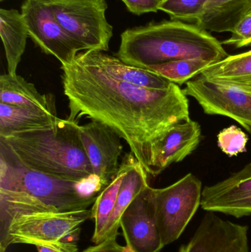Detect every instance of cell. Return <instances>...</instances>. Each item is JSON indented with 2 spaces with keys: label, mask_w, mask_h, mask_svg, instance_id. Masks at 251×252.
Returning a JSON list of instances; mask_svg holds the SVG:
<instances>
[{
  "label": "cell",
  "mask_w": 251,
  "mask_h": 252,
  "mask_svg": "<svg viewBox=\"0 0 251 252\" xmlns=\"http://www.w3.org/2000/svg\"><path fill=\"white\" fill-rule=\"evenodd\" d=\"M63 93L69 102L67 119L83 117L115 130L150 173L155 143L174 126L190 119L187 96L172 83L165 90H150L116 79L80 53L61 65Z\"/></svg>",
  "instance_id": "6da1fadb"
},
{
  "label": "cell",
  "mask_w": 251,
  "mask_h": 252,
  "mask_svg": "<svg viewBox=\"0 0 251 252\" xmlns=\"http://www.w3.org/2000/svg\"><path fill=\"white\" fill-rule=\"evenodd\" d=\"M116 56L127 64L146 69L184 59L218 63L228 54L206 30L195 24L165 20L124 31Z\"/></svg>",
  "instance_id": "7a4b0ae2"
},
{
  "label": "cell",
  "mask_w": 251,
  "mask_h": 252,
  "mask_svg": "<svg viewBox=\"0 0 251 252\" xmlns=\"http://www.w3.org/2000/svg\"><path fill=\"white\" fill-rule=\"evenodd\" d=\"M78 122L60 119L53 127L0 136L18 161L28 168L64 180L94 182V176Z\"/></svg>",
  "instance_id": "3957f363"
},
{
  "label": "cell",
  "mask_w": 251,
  "mask_h": 252,
  "mask_svg": "<svg viewBox=\"0 0 251 252\" xmlns=\"http://www.w3.org/2000/svg\"><path fill=\"white\" fill-rule=\"evenodd\" d=\"M0 189L23 192L60 212L85 210L103 189L94 182L64 180L21 164L0 142Z\"/></svg>",
  "instance_id": "277c9868"
},
{
  "label": "cell",
  "mask_w": 251,
  "mask_h": 252,
  "mask_svg": "<svg viewBox=\"0 0 251 252\" xmlns=\"http://www.w3.org/2000/svg\"><path fill=\"white\" fill-rule=\"evenodd\" d=\"M91 209L69 212H35L12 219L0 227V250L12 244L45 246L60 252H78L81 226Z\"/></svg>",
  "instance_id": "5b68a950"
},
{
  "label": "cell",
  "mask_w": 251,
  "mask_h": 252,
  "mask_svg": "<svg viewBox=\"0 0 251 252\" xmlns=\"http://www.w3.org/2000/svg\"><path fill=\"white\" fill-rule=\"evenodd\" d=\"M67 33L84 51L109 50L113 26L106 0H44Z\"/></svg>",
  "instance_id": "8992f818"
},
{
  "label": "cell",
  "mask_w": 251,
  "mask_h": 252,
  "mask_svg": "<svg viewBox=\"0 0 251 252\" xmlns=\"http://www.w3.org/2000/svg\"><path fill=\"white\" fill-rule=\"evenodd\" d=\"M202 182L188 173L165 188L153 189L156 220L162 244L176 241L200 206Z\"/></svg>",
  "instance_id": "52a82bcc"
},
{
  "label": "cell",
  "mask_w": 251,
  "mask_h": 252,
  "mask_svg": "<svg viewBox=\"0 0 251 252\" xmlns=\"http://www.w3.org/2000/svg\"><path fill=\"white\" fill-rule=\"evenodd\" d=\"M21 13L34 44L43 53L54 56L61 65L72 63L84 52L63 29L44 0H24Z\"/></svg>",
  "instance_id": "ba28073f"
},
{
  "label": "cell",
  "mask_w": 251,
  "mask_h": 252,
  "mask_svg": "<svg viewBox=\"0 0 251 252\" xmlns=\"http://www.w3.org/2000/svg\"><path fill=\"white\" fill-rule=\"evenodd\" d=\"M183 92L193 97L206 115L231 118L251 133V94L200 75L188 81Z\"/></svg>",
  "instance_id": "9c48e42d"
},
{
  "label": "cell",
  "mask_w": 251,
  "mask_h": 252,
  "mask_svg": "<svg viewBox=\"0 0 251 252\" xmlns=\"http://www.w3.org/2000/svg\"><path fill=\"white\" fill-rule=\"evenodd\" d=\"M153 189L146 187L121 217L126 247L132 252H160L165 247L156 220Z\"/></svg>",
  "instance_id": "30bf717a"
},
{
  "label": "cell",
  "mask_w": 251,
  "mask_h": 252,
  "mask_svg": "<svg viewBox=\"0 0 251 252\" xmlns=\"http://www.w3.org/2000/svg\"><path fill=\"white\" fill-rule=\"evenodd\" d=\"M78 129L94 176L103 189L119 170L123 152L122 137L112 127L96 121L79 125Z\"/></svg>",
  "instance_id": "8fae6325"
},
{
  "label": "cell",
  "mask_w": 251,
  "mask_h": 252,
  "mask_svg": "<svg viewBox=\"0 0 251 252\" xmlns=\"http://www.w3.org/2000/svg\"><path fill=\"white\" fill-rule=\"evenodd\" d=\"M248 232L249 226L207 212L193 238L178 252H250Z\"/></svg>",
  "instance_id": "7c38bea8"
},
{
  "label": "cell",
  "mask_w": 251,
  "mask_h": 252,
  "mask_svg": "<svg viewBox=\"0 0 251 252\" xmlns=\"http://www.w3.org/2000/svg\"><path fill=\"white\" fill-rule=\"evenodd\" d=\"M200 207L237 219L251 216V162L226 179L205 187Z\"/></svg>",
  "instance_id": "4fadbf2b"
},
{
  "label": "cell",
  "mask_w": 251,
  "mask_h": 252,
  "mask_svg": "<svg viewBox=\"0 0 251 252\" xmlns=\"http://www.w3.org/2000/svg\"><path fill=\"white\" fill-rule=\"evenodd\" d=\"M200 140L201 127L196 121L190 119L174 126L152 148L149 175L156 177L173 163L182 161Z\"/></svg>",
  "instance_id": "5bb4252c"
},
{
  "label": "cell",
  "mask_w": 251,
  "mask_h": 252,
  "mask_svg": "<svg viewBox=\"0 0 251 252\" xmlns=\"http://www.w3.org/2000/svg\"><path fill=\"white\" fill-rule=\"evenodd\" d=\"M85 59L106 71L116 79L150 90H165L172 83L153 71L124 63L116 56L104 51L87 50L81 52Z\"/></svg>",
  "instance_id": "9a60e30c"
},
{
  "label": "cell",
  "mask_w": 251,
  "mask_h": 252,
  "mask_svg": "<svg viewBox=\"0 0 251 252\" xmlns=\"http://www.w3.org/2000/svg\"><path fill=\"white\" fill-rule=\"evenodd\" d=\"M0 103L57 113L54 96L41 94L33 84L17 74L0 76Z\"/></svg>",
  "instance_id": "2e32d148"
},
{
  "label": "cell",
  "mask_w": 251,
  "mask_h": 252,
  "mask_svg": "<svg viewBox=\"0 0 251 252\" xmlns=\"http://www.w3.org/2000/svg\"><path fill=\"white\" fill-rule=\"evenodd\" d=\"M251 11V0H210L195 25L208 32H232Z\"/></svg>",
  "instance_id": "e0dca14e"
},
{
  "label": "cell",
  "mask_w": 251,
  "mask_h": 252,
  "mask_svg": "<svg viewBox=\"0 0 251 252\" xmlns=\"http://www.w3.org/2000/svg\"><path fill=\"white\" fill-rule=\"evenodd\" d=\"M0 35L7 60V73L16 75L29 38L22 13L16 9L0 10Z\"/></svg>",
  "instance_id": "ac0fdd59"
},
{
  "label": "cell",
  "mask_w": 251,
  "mask_h": 252,
  "mask_svg": "<svg viewBox=\"0 0 251 252\" xmlns=\"http://www.w3.org/2000/svg\"><path fill=\"white\" fill-rule=\"evenodd\" d=\"M57 113L0 103V136L48 128L60 121Z\"/></svg>",
  "instance_id": "d6986e66"
},
{
  "label": "cell",
  "mask_w": 251,
  "mask_h": 252,
  "mask_svg": "<svg viewBox=\"0 0 251 252\" xmlns=\"http://www.w3.org/2000/svg\"><path fill=\"white\" fill-rule=\"evenodd\" d=\"M148 175L139 161L125 175L118 192L114 208L100 235L98 244L107 238H117L121 217L134 198L150 185Z\"/></svg>",
  "instance_id": "ffe728a7"
},
{
  "label": "cell",
  "mask_w": 251,
  "mask_h": 252,
  "mask_svg": "<svg viewBox=\"0 0 251 252\" xmlns=\"http://www.w3.org/2000/svg\"><path fill=\"white\" fill-rule=\"evenodd\" d=\"M137 161L132 153L125 154L115 177L97 195V199L91 207V219L94 221V231L91 241L94 244H98L100 235L103 233L106 223L113 212L124 177L137 164Z\"/></svg>",
  "instance_id": "44dd1931"
},
{
  "label": "cell",
  "mask_w": 251,
  "mask_h": 252,
  "mask_svg": "<svg viewBox=\"0 0 251 252\" xmlns=\"http://www.w3.org/2000/svg\"><path fill=\"white\" fill-rule=\"evenodd\" d=\"M200 75L219 84H228L251 78V50L212 63Z\"/></svg>",
  "instance_id": "7402d4cb"
},
{
  "label": "cell",
  "mask_w": 251,
  "mask_h": 252,
  "mask_svg": "<svg viewBox=\"0 0 251 252\" xmlns=\"http://www.w3.org/2000/svg\"><path fill=\"white\" fill-rule=\"evenodd\" d=\"M210 64H212L210 62L199 59H184L152 65L146 69L156 72L171 83L182 86L200 75Z\"/></svg>",
  "instance_id": "603a6c76"
},
{
  "label": "cell",
  "mask_w": 251,
  "mask_h": 252,
  "mask_svg": "<svg viewBox=\"0 0 251 252\" xmlns=\"http://www.w3.org/2000/svg\"><path fill=\"white\" fill-rule=\"evenodd\" d=\"M210 0H162L159 10L167 13L171 20L194 24L203 14Z\"/></svg>",
  "instance_id": "cb8c5ba5"
},
{
  "label": "cell",
  "mask_w": 251,
  "mask_h": 252,
  "mask_svg": "<svg viewBox=\"0 0 251 252\" xmlns=\"http://www.w3.org/2000/svg\"><path fill=\"white\" fill-rule=\"evenodd\" d=\"M249 136L236 126L224 128L218 135V145L220 149L228 157H236L246 151Z\"/></svg>",
  "instance_id": "d4e9b609"
},
{
  "label": "cell",
  "mask_w": 251,
  "mask_h": 252,
  "mask_svg": "<svg viewBox=\"0 0 251 252\" xmlns=\"http://www.w3.org/2000/svg\"><path fill=\"white\" fill-rule=\"evenodd\" d=\"M222 44L234 46L236 48L251 46V11L240 21L231 32V36Z\"/></svg>",
  "instance_id": "484cf974"
},
{
  "label": "cell",
  "mask_w": 251,
  "mask_h": 252,
  "mask_svg": "<svg viewBox=\"0 0 251 252\" xmlns=\"http://www.w3.org/2000/svg\"><path fill=\"white\" fill-rule=\"evenodd\" d=\"M128 11L137 16L144 13H157L162 0H121Z\"/></svg>",
  "instance_id": "4316f807"
},
{
  "label": "cell",
  "mask_w": 251,
  "mask_h": 252,
  "mask_svg": "<svg viewBox=\"0 0 251 252\" xmlns=\"http://www.w3.org/2000/svg\"><path fill=\"white\" fill-rule=\"evenodd\" d=\"M116 237L107 238L99 244L88 247L82 252H132L127 247L120 245L116 241Z\"/></svg>",
  "instance_id": "83f0119b"
},
{
  "label": "cell",
  "mask_w": 251,
  "mask_h": 252,
  "mask_svg": "<svg viewBox=\"0 0 251 252\" xmlns=\"http://www.w3.org/2000/svg\"><path fill=\"white\" fill-rule=\"evenodd\" d=\"M224 84H229V85L234 86V87H237V88L240 89L243 91L251 94V78Z\"/></svg>",
  "instance_id": "f1b7e54d"
},
{
  "label": "cell",
  "mask_w": 251,
  "mask_h": 252,
  "mask_svg": "<svg viewBox=\"0 0 251 252\" xmlns=\"http://www.w3.org/2000/svg\"><path fill=\"white\" fill-rule=\"evenodd\" d=\"M38 252H60L51 247H45V246H36Z\"/></svg>",
  "instance_id": "f546056e"
},
{
  "label": "cell",
  "mask_w": 251,
  "mask_h": 252,
  "mask_svg": "<svg viewBox=\"0 0 251 252\" xmlns=\"http://www.w3.org/2000/svg\"><path fill=\"white\" fill-rule=\"evenodd\" d=\"M6 250H0V252H5Z\"/></svg>",
  "instance_id": "4dcf8cb0"
},
{
  "label": "cell",
  "mask_w": 251,
  "mask_h": 252,
  "mask_svg": "<svg viewBox=\"0 0 251 252\" xmlns=\"http://www.w3.org/2000/svg\"><path fill=\"white\" fill-rule=\"evenodd\" d=\"M0 1H4V0H0Z\"/></svg>",
  "instance_id": "1f68e13d"
}]
</instances>
